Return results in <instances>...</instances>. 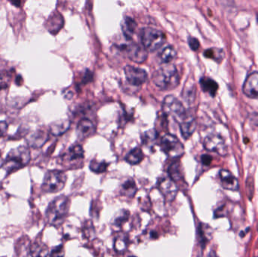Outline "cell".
Instances as JSON below:
<instances>
[{"label": "cell", "instance_id": "obj_3", "mask_svg": "<svg viewBox=\"0 0 258 257\" xmlns=\"http://www.w3.org/2000/svg\"><path fill=\"white\" fill-rule=\"evenodd\" d=\"M30 160V153L28 148L24 146H20L16 149H12L7 155L6 159L2 165V168L8 174L15 172L25 167Z\"/></svg>", "mask_w": 258, "mask_h": 257}, {"label": "cell", "instance_id": "obj_22", "mask_svg": "<svg viewBox=\"0 0 258 257\" xmlns=\"http://www.w3.org/2000/svg\"><path fill=\"white\" fill-rule=\"evenodd\" d=\"M138 188L135 183L131 179H129L122 185L120 188V194L123 196L128 198H133L137 193Z\"/></svg>", "mask_w": 258, "mask_h": 257}, {"label": "cell", "instance_id": "obj_10", "mask_svg": "<svg viewBox=\"0 0 258 257\" xmlns=\"http://www.w3.org/2000/svg\"><path fill=\"white\" fill-rule=\"evenodd\" d=\"M158 188L166 201L172 202L176 198L178 192V186L170 177L160 179L158 182Z\"/></svg>", "mask_w": 258, "mask_h": 257}, {"label": "cell", "instance_id": "obj_20", "mask_svg": "<svg viewBox=\"0 0 258 257\" xmlns=\"http://www.w3.org/2000/svg\"><path fill=\"white\" fill-rule=\"evenodd\" d=\"M48 139V135L45 132L39 130L37 133H34V134L30 136V138L28 139V144L30 147H34V148H39L42 147Z\"/></svg>", "mask_w": 258, "mask_h": 257}, {"label": "cell", "instance_id": "obj_2", "mask_svg": "<svg viewBox=\"0 0 258 257\" xmlns=\"http://www.w3.org/2000/svg\"><path fill=\"white\" fill-rule=\"evenodd\" d=\"M153 83L163 91H171L179 85L180 76L176 67L171 64L160 67L153 74Z\"/></svg>", "mask_w": 258, "mask_h": 257}, {"label": "cell", "instance_id": "obj_21", "mask_svg": "<svg viewBox=\"0 0 258 257\" xmlns=\"http://www.w3.org/2000/svg\"><path fill=\"white\" fill-rule=\"evenodd\" d=\"M70 126L71 122L69 120L57 121L51 125L50 131L53 135H61L70 128Z\"/></svg>", "mask_w": 258, "mask_h": 257}, {"label": "cell", "instance_id": "obj_31", "mask_svg": "<svg viewBox=\"0 0 258 257\" xmlns=\"http://www.w3.org/2000/svg\"><path fill=\"white\" fill-rule=\"evenodd\" d=\"M157 138V132L155 130H149L145 132L144 137H143V142L147 145L154 144Z\"/></svg>", "mask_w": 258, "mask_h": 257}, {"label": "cell", "instance_id": "obj_39", "mask_svg": "<svg viewBox=\"0 0 258 257\" xmlns=\"http://www.w3.org/2000/svg\"><path fill=\"white\" fill-rule=\"evenodd\" d=\"M16 257H24V254H23V253L18 251V256Z\"/></svg>", "mask_w": 258, "mask_h": 257}, {"label": "cell", "instance_id": "obj_7", "mask_svg": "<svg viewBox=\"0 0 258 257\" xmlns=\"http://www.w3.org/2000/svg\"><path fill=\"white\" fill-rule=\"evenodd\" d=\"M163 111L166 115H170L177 122H181L187 115L183 104L174 96H167L163 100Z\"/></svg>", "mask_w": 258, "mask_h": 257}, {"label": "cell", "instance_id": "obj_32", "mask_svg": "<svg viewBox=\"0 0 258 257\" xmlns=\"http://www.w3.org/2000/svg\"><path fill=\"white\" fill-rule=\"evenodd\" d=\"M208 225H204V224H201L200 225V229H199V235H200V243L202 244H204L208 241V236H207V227Z\"/></svg>", "mask_w": 258, "mask_h": 257}, {"label": "cell", "instance_id": "obj_17", "mask_svg": "<svg viewBox=\"0 0 258 257\" xmlns=\"http://www.w3.org/2000/svg\"><path fill=\"white\" fill-rule=\"evenodd\" d=\"M200 85L203 92L209 93L210 95L215 97L218 92V85L215 80L207 77H203L200 79Z\"/></svg>", "mask_w": 258, "mask_h": 257}, {"label": "cell", "instance_id": "obj_26", "mask_svg": "<svg viewBox=\"0 0 258 257\" xmlns=\"http://www.w3.org/2000/svg\"><path fill=\"white\" fill-rule=\"evenodd\" d=\"M204 56L207 58L212 59L217 62H221L224 58L225 54L223 50L218 48H211L204 51Z\"/></svg>", "mask_w": 258, "mask_h": 257}, {"label": "cell", "instance_id": "obj_36", "mask_svg": "<svg viewBox=\"0 0 258 257\" xmlns=\"http://www.w3.org/2000/svg\"><path fill=\"white\" fill-rule=\"evenodd\" d=\"M8 126L5 122H0V137H3L6 134Z\"/></svg>", "mask_w": 258, "mask_h": 257}, {"label": "cell", "instance_id": "obj_18", "mask_svg": "<svg viewBox=\"0 0 258 257\" xmlns=\"http://www.w3.org/2000/svg\"><path fill=\"white\" fill-rule=\"evenodd\" d=\"M30 255L31 257H47L49 248L41 241L34 243L30 247Z\"/></svg>", "mask_w": 258, "mask_h": 257}, {"label": "cell", "instance_id": "obj_4", "mask_svg": "<svg viewBox=\"0 0 258 257\" xmlns=\"http://www.w3.org/2000/svg\"><path fill=\"white\" fill-rule=\"evenodd\" d=\"M141 40L144 49L149 52H154L164 45L166 35L161 30L153 27H144L141 31Z\"/></svg>", "mask_w": 258, "mask_h": 257}, {"label": "cell", "instance_id": "obj_14", "mask_svg": "<svg viewBox=\"0 0 258 257\" xmlns=\"http://www.w3.org/2000/svg\"><path fill=\"white\" fill-rule=\"evenodd\" d=\"M196 128V119L194 116L190 114H188L183 120L180 122V129H181V135L185 140H188L193 135Z\"/></svg>", "mask_w": 258, "mask_h": 257}, {"label": "cell", "instance_id": "obj_41", "mask_svg": "<svg viewBox=\"0 0 258 257\" xmlns=\"http://www.w3.org/2000/svg\"></svg>", "mask_w": 258, "mask_h": 257}, {"label": "cell", "instance_id": "obj_35", "mask_svg": "<svg viewBox=\"0 0 258 257\" xmlns=\"http://www.w3.org/2000/svg\"><path fill=\"white\" fill-rule=\"evenodd\" d=\"M201 160L204 165H209L212 161V158L209 155H202Z\"/></svg>", "mask_w": 258, "mask_h": 257}, {"label": "cell", "instance_id": "obj_16", "mask_svg": "<svg viewBox=\"0 0 258 257\" xmlns=\"http://www.w3.org/2000/svg\"><path fill=\"white\" fill-rule=\"evenodd\" d=\"M136 28H137V23L134 19L127 17L123 20L122 23V30H123V35L128 40H130L132 38L135 33Z\"/></svg>", "mask_w": 258, "mask_h": 257}, {"label": "cell", "instance_id": "obj_38", "mask_svg": "<svg viewBox=\"0 0 258 257\" xmlns=\"http://www.w3.org/2000/svg\"><path fill=\"white\" fill-rule=\"evenodd\" d=\"M208 257H217V255L216 254H215V253L212 251V252H211L209 254H208Z\"/></svg>", "mask_w": 258, "mask_h": 257}, {"label": "cell", "instance_id": "obj_12", "mask_svg": "<svg viewBox=\"0 0 258 257\" xmlns=\"http://www.w3.org/2000/svg\"><path fill=\"white\" fill-rule=\"evenodd\" d=\"M242 91L247 97L257 98L258 97V73L254 72L247 76Z\"/></svg>", "mask_w": 258, "mask_h": 257}, {"label": "cell", "instance_id": "obj_28", "mask_svg": "<svg viewBox=\"0 0 258 257\" xmlns=\"http://www.w3.org/2000/svg\"><path fill=\"white\" fill-rule=\"evenodd\" d=\"M129 212L127 210H121L120 212L116 214V217L113 219V222H112V225L116 226V228H119L122 225H124L129 217Z\"/></svg>", "mask_w": 258, "mask_h": 257}, {"label": "cell", "instance_id": "obj_13", "mask_svg": "<svg viewBox=\"0 0 258 257\" xmlns=\"http://www.w3.org/2000/svg\"><path fill=\"white\" fill-rule=\"evenodd\" d=\"M219 177L222 186L225 189L235 191V192L239 190L240 185H239L238 180L229 170H224V169L220 170Z\"/></svg>", "mask_w": 258, "mask_h": 257}, {"label": "cell", "instance_id": "obj_30", "mask_svg": "<svg viewBox=\"0 0 258 257\" xmlns=\"http://www.w3.org/2000/svg\"><path fill=\"white\" fill-rule=\"evenodd\" d=\"M108 164L105 162H97V161H92L90 163L91 170L96 174H101L105 172L108 169Z\"/></svg>", "mask_w": 258, "mask_h": 257}, {"label": "cell", "instance_id": "obj_5", "mask_svg": "<svg viewBox=\"0 0 258 257\" xmlns=\"http://www.w3.org/2000/svg\"><path fill=\"white\" fill-rule=\"evenodd\" d=\"M67 175L60 170H50L45 174L42 183V190L47 193H57L64 189Z\"/></svg>", "mask_w": 258, "mask_h": 257}, {"label": "cell", "instance_id": "obj_8", "mask_svg": "<svg viewBox=\"0 0 258 257\" xmlns=\"http://www.w3.org/2000/svg\"><path fill=\"white\" fill-rule=\"evenodd\" d=\"M119 49L123 53L126 54L130 60L138 64L144 63L147 58V52L146 49L138 44L129 42L126 45H120Z\"/></svg>", "mask_w": 258, "mask_h": 257}, {"label": "cell", "instance_id": "obj_34", "mask_svg": "<svg viewBox=\"0 0 258 257\" xmlns=\"http://www.w3.org/2000/svg\"><path fill=\"white\" fill-rule=\"evenodd\" d=\"M188 42H189V47L191 48L192 50L196 51L200 48V42L197 38L189 37Z\"/></svg>", "mask_w": 258, "mask_h": 257}, {"label": "cell", "instance_id": "obj_24", "mask_svg": "<svg viewBox=\"0 0 258 257\" xmlns=\"http://www.w3.org/2000/svg\"><path fill=\"white\" fill-rule=\"evenodd\" d=\"M84 156V150L82 146L74 145L70 148L66 157L68 161H76L82 159Z\"/></svg>", "mask_w": 258, "mask_h": 257}, {"label": "cell", "instance_id": "obj_6", "mask_svg": "<svg viewBox=\"0 0 258 257\" xmlns=\"http://www.w3.org/2000/svg\"><path fill=\"white\" fill-rule=\"evenodd\" d=\"M162 150L171 159H178L184 154V147L182 143L172 134L163 136L160 142Z\"/></svg>", "mask_w": 258, "mask_h": 257}, {"label": "cell", "instance_id": "obj_1", "mask_svg": "<svg viewBox=\"0 0 258 257\" xmlns=\"http://www.w3.org/2000/svg\"><path fill=\"white\" fill-rule=\"evenodd\" d=\"M70 210V200L67 196H60L51 202L45 211L49 225L59 227L64 223Z\"/></svg>", "mask_w": 258, "mask_h": 257}, {"label": "cell", "instance_id": "obj_40", "mask_svg": "<svg viewBox=\"0 0 258 257\" xmlns=\"http://www.w3.org/2000/svg\"><path fill=\"white\" fill-rule=\"evenodd\" d=\"M257 20H258V15H257Z\"/></svg>", "mask_w": 258, "mask_h": 257}, {"label": "cell", "instance_id": "obj_33", "mask_svg": "<svg viewBox=\"0 0 258 257\" xmlns=\"http://www.w3.org/2000/svg\"><path fill=\"white\" fill-rule=\"evenodd\" d=\"M64 255H65V251L64 246L59 245L52 250L50 257H64Z\"/></svg>", "mask_w": 258, "mask_h": 257}, {"label": "cell", "instance_id": "obj_19", "mask_svg": "<svg viewBox=\"0 0 258 257\" xmlns=\"http://www.w3.org/2000/svg\"><path fill=\"white\" fill-rule=\"evenodd\" d=\"M177 52L174 47L168 45L160 51L158 57L163 64H169L170 62L172 61L175 58Z\"/></svg>", "mask_w": 258, "mask_h": 257}, {"label": "cell", "instance_id": "obj_11", "mask_svg": "<svg viewBox=\"0 0 258 257\" xmlns=\"http://www.w3.org/2000/svg\"><path fill=\"white\" fill-rule=\"evenodd\" d=\"M124 70L126 79L131 85L139 86L147 79V74L143 69L128 65L125 67Z\"/></svg>", "mask_w": 258, "mask_h": 257}, {"label": "cell", "instance_id": "obj_15", "mask_svg": "<svg viewBox=\"0 0 258 257\" xmlns=\"http://www.w3.org/2000/svg\"><path fill=\"white\" fill-rule=\"evenodd\" d=\"M78 137L81 139L87 138L93 135L95 132V127L92 121L89 119H82L77 126Z\"/></svg>", "mask_w": 258, "mask_h": 257}, {"label": "cell", "instance_id": "obj_37", "mask_svg": "<svg viewBox=\"0 0 258 257\" xmlns=\"http://www.w3.org/2000/svg\"><path fill=\"white\" fill-rule=\"evenodd\" d=\"M250 123L254 127L258 128V114H253L251 116V119H250Z\"/></svg>", "mask_w": 258, "mask_h": 257}, {"label": "cell", "instance_id": "obj_25", "mask_svg": "<svg viewBox=\"0 0 258 257\" xmlns=\"http://www.w3.org/2000/svg\"><path fill=\"white\" fill-rule=\"evenodd\" d=\"M144 155L142 150L139 148L132 149L126 155V161L128 163L131 164L132 165H138L144 159Z\"/></svg>", "mask_w": 258, "mask_h": 257}, {"label": "cell", "instance_id": "obj_29", "mask_svg": "<svg viewBox=\"0 0 258 257\" xmlns=\"http://www.w3.org/2000/svg\"><path fill=\"white\" fill-rule=\"evenodd\" d=\"M168 174L170 178L174 182L179 181L181 179V169H180V165L178 162H174L171 164L168 168Z\"/></svg>", "mask_w": 258, "mask_h": 257}, {"label": "cell", "instance_id": "obj_27", "mask_svg": "<svg viewBox=\"0 0 258 257\" xmlns=\"http://www.w3.org/2000/svg\"><path fill=\"white\" fill-rule=\"evenodd\" d=\"M128 247L127 237L125 235H119L114 242L115 251L119 254H123L126 251Z\"/></svg>", "mask_w": 258, "mask_h": 257}, {"label": "cell", "instance_id": "obj_9", "mask_svg": "<svg viewBox=\"0 0 258 257\" xmlns=\"http://www.w3.org/2000/svg\"><path fill=\"white\" fill-rule=\"evenodd\" d=\"M203 144L204 149L210 152H216L221 156H225L228 154V149L225 140L221 136L218 134L208 135L204 139Z\"/></svg>", "mask_w": 258, "mask_h": 257}, {"label": "cell", "instance_id": "obj_23", "mask_svg": "<svg viewBox=\"0 0 258 257\" xmlns=\"http://www.w3.org/2000/svg\"><path fill=\"white\" fill-rule=\"evenodd\" d=\"M12 79V74L5 67L0 64V92L5 91L9 86Z\"/></svg>", "mask_w": 258, "mask_h": 257}]
</instances>
